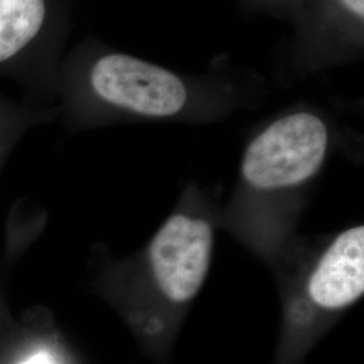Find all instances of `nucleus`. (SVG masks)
Instances as JSON below:
<instances>
[{
  "mask_svg": "<svg viewBox=\"0 0 364 364\" xmlns=\"http://www.w3.org/2000/svg\"><path fill=\"white\" fill-rule=\"evenodd\" d=\"M326 147L328 131L320 117L306 112L282 117L250 144L243 176L264 191L297 185L321 166Z\"/></svg>",
  "mask_w": 364,
  "mask_h": 364,
  "instance_id": "nucleus-1",
  "label": "nucleus"
},
{
  "mask_svg": "<svg viewBox=\"0 0 364 364\" xmlns=\"http://www.w3.org/2000/svg\"><path fill=\"white\" fill-rule=\"evenodd\" d=\"M90 78L100 99L144 117H171L186 103L181 78L127 54L102 57L92 66Z\"/></svg>",
  "mask_w": 364,
  "mask_h": 364,
  "instance_id": "nucleus-2",
  "label": "nucleus"
},
{
  "mask_svg": "<svg viewBox=\"0 0 364 364\" xmlns=\"http://www.w3.org/2000/svg\"><path fill=\"white\" fill-rule=\"evenodd\" d=\"M212 230L208 223L174 215L153 239L150 263L161 291L174 302L195 297L208 274Z\"/></svg>",
  "mask_w": 364,
  "mask_h": 364,
  "instance_id": "nucleus-3",
  "label": "nucleus"
},
{
  "mask_svg": "<svg viewBox=\"0 0 364 364\" xmlns=\"http://www.w3.org/2000/svg\"><path fill=\"white\" fill-rule=\"evenodd\" d=\"M313 302L324 309L351 305L364 291V228L338 235L316 266L308 285Z\"/></svg>",
  "mask_w": 364,
  "mask_h": 364,
  "instance_id": "nucleus-4",
  "label": "nucleus"
},
{
  "mask_svg": "<svg viewBox=\"0 0 364 364\" xmlns=\"http://www.w3.org/2000/svg\"><path fill=\"white\" fill-rule=\"evenodd\" d=\"M46 19L45 0H0V64L37 38Z\"/></svg>",
  "mask_w": 364,
  "mask_h": 364,
  "instance_id": "nucleus-5",
  "label": "nucleus"
},
{
  "mask_svg": "<svg viewBox=\"0 0 364 364\" xmlns=\"http://www.w3.org/2000/svg\"><path fill=\"white\" fill-rule=\"evenodd\" d=\"M341 6L353 14L355 16L363 19L364 18V0H338Z\"/></svg>",
  "mask_w": 364,
  "mask_h": 364,
  "instance_id": "nucleus-6",
  "label": "nucleus"
},
{
  "mask_svg": "<svg viewBox=\"0 0 364 364\" xmlns=\"http://www.w3.org/2000/svg\"><path fill=\"white\" fill-rule=\"evenodd\" d=\"M21 364H50V359L46 353H38V355L30 358L28 360Z\"/></svg>",
  "mask_w": 364,
  "mask_h": 364,
  "instance_id": "nucleus-7",
  "label": "nucleus"
}]
</instances>
